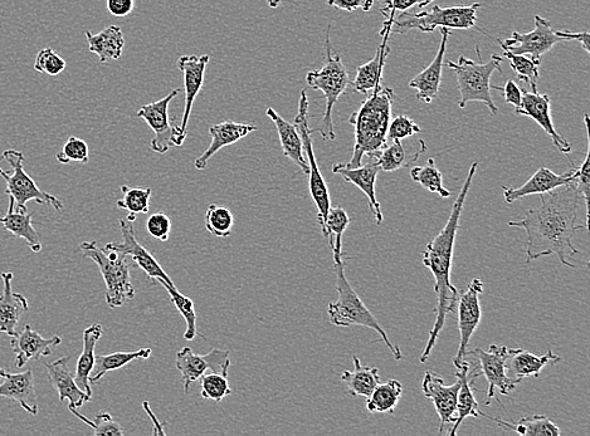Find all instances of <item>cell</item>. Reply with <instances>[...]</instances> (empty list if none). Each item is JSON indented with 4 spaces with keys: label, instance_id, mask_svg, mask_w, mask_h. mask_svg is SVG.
Here are the masks:
<instances>
[{
    "label": "cell",
    "instance_id": "1",
    "mask_svg": "<svg viewBox=\"0 0 590 436\" xmlns=\"http://www.w3.org/2000/svg\"><path fill=\"white\" fill-rule=\"evenodd\" d=\"M580 200L582 195L572 184L560 186L541 194L539 207L529 209L523 219L507 223L509 227L524 229L528 235L526 263L554 254L563 266L577 268L569 258L579 254L573 244L575 234L587 228L578 222Z\"/></svg>",
    "mask_w": 590,
    "mask_h": 436
},
{
    "label": "cell",
    "instance_id": "2",
    "mask_svg": "<svg viewBox=\"0 0 590 436\" xmlns=\"http://www.w3.org/2000/svg\"><path fill=\"white\" fill-rule=\"evenodd\" d=\"M477 166H479L477 163L471 165L460 194H458L455 203H453L450 218H448L441 232L428 243L426 251L423 253V264L431 271L433 277H435L437 307L435 325L429 331L426 349H424L422 356L419 357V361L422 364L429 359L433 349H435L437 338L446 325L448 313L456 311L460 293H458V289L451 282L453 253H455V243L458 229H460L462 210L465 207L467 195L470 193Z\"/></svg>",
    "mask_w": 590,
    "mask_h": 436
},
{
    "label": "cell",
    "instance_id": "3",
    "mask_svg": "<svg viewBox=\"0 0 590 436\" xmlns=\"http://www.w3.org/2000/svg\"><path fill=\"white\" fill-rule=\"evenodd\" d=\"M396 93L392 88L378 86L373 95L362 102L358 111L349 117V124L355 129L353 156L346 168L362 166L365 155L373 158L388 144V129L392 120V106Z\"/></svg>",
    "mask_w": 590,
    "mask_h": 436
},
{
    "label": "cell",
    "instance_id": "4",
    "mask_svg": "<svg viewBox=\"0 0 590 436\" xmlns=\"http://www.w3.org/2000/svg\"><path fill=\"white\" fill-rule=\"evenodd\" d=\"M334 271L339 297L338 301L329 305L328 313L330 322L338 327L363 326L372 328V330L379 333L380 338H382L394 359L397 361L402 360L403 355L401 349L390 342L387 332L383 330L377 318L368 310V307L360 300L358 293L350 286L348 278L345 276V262L343 258L334 261Z\"/></svg>",
    "mask_w": 590,
    "mask_h": 436
},
{
    "label": "cell",
    "instance_id": "5",
    "mask_svg": "<svg viewBox=\"0 0 590 436\" xmlns=\"http://www.w3.org/2000/svg\"><path fill=\"white\" fill-rule=\"evenodd\" d=\"M306 82L312 90L321 91L325 97V111L323 119L316 129H311V134L319 132L325 141L335 140L333 122V110L339 97L343 95L350 85L348 70L341 60L340 55H333L330 46V26L326 33V55L323 67L320 70L310 71L306 75Z\"/></svg>",
    "mask_w": 590,
    "mask_h": 436
},
{
    "label": "cell",
    "instance_id": "6",
    "mask_svg": "<svg viewBox=\"0 0 590 436\" xmlns=\"http://www.w3.org/2000/svg\"><path fill=\"white\" fill-rule=\"evenodd\" d=\"M476 52L479 55V62L470 60L465 56L458 58L457 62L448 61L447 67L451 68L457 77L458 90H460L461 100L458 101L460 109H465L470 102H481L492 115H497L499 109L495 105L491 96V77L494 72L502 71V58L492 55L490 62L482 63L479 44H476Z\"/></svg>",
    "mask_w": 590,
    "mask_h": 436
},
{
    "label": "cell",
    "instance_id": "7",
    "mask_svg": "<svg viewBox=\"0 0 590 436\" xmlns=\"http://www.w3.org/2000/svg\"><path fill=\"white\" fill-rule=\"evenodd\" d=\"M481 8L480 3L470 6H455L442 8L432 6L429 9H411V11L399 13L393 18L390 32L404 34L412 29H418L422 33H433L436 28L470 29L476 28L477 12Z\"/></svg>",
    "mask_w": 590,
    "mask_h": 436
},
{
    "label": "cell",
    "instance_id": "8",
    "mask_svg": "<svg viewBox=\"0 0 590 436\" xmlns=\"http://www.w3.org/2000/svg\"><path fill=\"white\" fill-rule=\"evenodd\" d=\"M84 257L99 267L106 284V303L110 308L124 306L134 300L135 288L131 283L130 264L126 257L116 252H106L97 242H84L80 246Z\"/></svg>",
    "mask_w": 590,
    "mask_h": 436
},
{
    "label": "cell",
    "instance_id": "9",
    "mask_svg": "<svg viewBox=\"0 0 590 436\" xmlns=\"http://www.w3.org/2000/svg\"><path fill=\"white\" fill-rule=\"evenodd\" d=\"M23 163L24 156L21 151L6 150L0 156V176L6 180V194L14 200V209L27 213V203L34 200L38 204L62 210L61 200L39 189L36 181L24 170Z\"/></svg>",
    "mask_w": 590,
    "mask_h": 436
},
{
    "label": "cell",
    "instance_id": "10",
    "mask_svg": "<svg viewBox=\"0 0 590 436\" xmlns=\"http://www.w3.org/2000/svg\"><path fill=\"white\" fill-rule=\"evenodd\" d=\"M297 129L300 131L302 144H304V151L306 154L307 164H309V188L312 200L318 208V222L323 232L326 235V219H328L329 210L331 208L330 193L328 185L324 179L323 174L319 169L318 161H316L314 145H312L311 129L309 127V97H307L306 90L301 91L299 101V112L295 117Z\"/></svg>",
    "mask_w": 590,
    "mask_h": 436
},
{
    "label": "cell",
    "instance_id": "11",
    "mask_svg": "<svg viewBox=\"0 0 590 436\" xmlns=\"http://www.w3.org/2000/svg\"><path fill=\"white\" fill-rule=\"evenodd\" d=\"M467 355L474 356L479 360L477 369H479L480 375H484L487 382H489L486 406L491 404L492 399H496L502 405L496 394L509 396L516 389V385L519 384V381L507 376L506 372V362L511 356V349H507L506 346L491 345L487 351L476 349L467 352Z\"/></svg>",
    "mask_w": 590,
    "mask_h": 436
},
{
    "label": "cell",
    "instance_id": "12",
    "mask_svg": "<svg viewBox=\"0 0 590 436\" xmlns=\"http://www.w3.org/2000/svg\"><path fill=\"white\" fill-rule=\"evenodd\" d=\"M179 92L180 90H173L164 99L141 107L136 115L143 119L154 132L153 140L150 142V148L154 153L167 154L173 146L184 144L185 140L180 136L179 126L172 125L169 119L170 102Z\"/></svg>",
    "mask_w": 590,
    "mask_h": 436
},
{
    "label": "cell",
    "instance_id": "13",
    "mask_svg": "<svg viewBox=\"0 0 590 436\" xmlns=\"http://www.w3.org/2000/svg\"><path fill=\"white\" fill-rule=\"evenodd\" d=\"M534 21L533 31L528 33L514 32L502 43L514 55H524L535 61H541L546 53L553 50L555 44L567 41L559 36L558 31H554L552 23L548 19L535 16Z\"/></svg>",
    "mask_w": 590,
    "mask_h": 436
},
{
    "label": "cell",
    "instance_id": "14",
    "mask_svg": "<svg viewBox=\"0 0 590 436\" xmlns=\"http://www.w3.org/2000/svg\"><path fill=\"white\" fill-rule=\"evenodd\" d=\"M484 292V283L481 279L474 278L461 296H458V330H460V346L453 364H458L465 360L467 356V347L470 345L471 338L474 336L477 327L481 322V305L480 295Z\"/></svg>",
    "mask_w": 590,
    "mask_h": 436
},
{
    "label": "cell",
    "instance_id": "15",
    "mask_svg": "<svg viewBox=\"0 0 590 436\" xmlns=\"http://www.w3.org/2000/svg\"><path fill=\"white\" fill-rule=\"evenodd\" d=\"M231 366L229 352L214 349L207 355L194 354L190 347H184L175 356V367L182 374L185 393H189L190 386L202 379L206 371L228 372Z\"/></svg>",
    "mask_w": 590,
    "mask_h": 436
},
{
    "label": "cell",
    "instance_id": "16",
    "mask_svg": "<svg viewBox=\"0 0 590 436\" xmlns=\"http://www.w3.org/2000/svg\"><path fill=\"white\" fill-rule=\"evenodd\" d=\"M119 224L121 234H123V243H107L104 248L105 251L116 252L124 257L130 256L138 264L141 271H144L150 279L162 278L165 282L174 284L172 278L169 277V274L156 261L153 254L144 248V246H141L139 240L136 239L133 220L120 219Z\"/></svg>",
    "mask_w": 590,
    "mask_h": 436
},
{
    "label": "cell",
    "instance_id": "17",
    "mask_svg": "<svg viewBox=\"0 0 590 436\" xmlns=\"http://www.w3.org/2000/svg\"><path fill=\"white\" fill-rule=\"evenodd\" d=\"M515 114L533 119L550 136L559 153L568 156L572 153V145L555 129L552 117V102H550L548 95L523 90V99H521L520 106L516 107Z\"/></svg>",
    "mask_w": 590,
    "mask_h": 436
},
{
    "label": "cell",
    "instance_id": "18",
    "mask_svg": "<svg viewBox=\"0 0 590 436\" xmlns=\"http://www.w3.org/2000/svg\"><path fill=\"white\" fill-rule=\"evenodd\" d=\"M460 390V381L453 385H446L445 380L436 372L427 371L424 375L422 391L428 400H431L438 416H440V434H445L447 424H455L457 394Z\"/></svg>",
    "mask_w": 590,
    "mask_h": 436
},
{
    "label": "cell",
    "instance_id": "19",
    "mask_svg": "<svg viewBox=\"0 0 590 436\" xmlns=\"http://www.w3.org/2000/svg\"><path fill=\"white\" fill-rule=\"evenodd\" d=\"M211 60L208 55L203 56H182L177 62V66L182 71L184 76V87H185V109L182 117V122L179 125L180 136L183 139H187V129L190 115H192V109L195 99H197L198 93L201 92L204 82V73Z\"/></svg>",
    "mask_w": 590,
    "mask_h": 436
},
{
    "label": "cell",
    "instance_id": "20",
    "mask_svg": "<svg viewBox=\"0 0 590 436\" xmlns=\"http://www.w3.org/2000/svg\"><path fill=\"white\" fill-rule=\"evenodd\" d=\"M70 361L71 356H65L51 364H45L48 380L55 387L60 400H68V409H80L92 398L78 387L75 372L70 369Z\"/></svg>",
    "mask_w": 590,
    "mask_h": 436
},
{
    "label": "cell",
    "instance_id": "21",
    "mask_svg": "<svg viewBox=\"0 0 590 436\" xmlns=\"http://www.w3.org/2000/svg\"><path fill=\"white\" fill-rule=\"evenodd\" d=\"M62 338L53 336L43 338L34 331L31 325H26L21 333L12 336L11 346L16 354V366L21 369L28 361L39 360L41 357L50 356L52 351L60 346Z\"/></svg>",
    "mask_w": 590,
    "mask_h": 436
},
{
    "label": "cell",
    "instance_id": "22",
    "mask_svg": "<svg viewBox=\"0 0 590 436\" xmlns=\"http://www.w3.org/2000/svg\"><path fill=\"white\" fill-rule=\"evenodd\" d=\"M441 34V44L435 60L432 61L426 70L419 72L409 82V87L417 90V99L427 105L432 104L437 99L438 93H440L443 63H445L447 42L451 34L450 29L441 28Z\"/></svg>",
    "mask_w": 590,
    "mask_h": 436
},
{
    "label": "cell",
    "instance_id": "23",
    "mask_svg": "<svg viewBox=\"0 0 590 436\" xmlns=\"http://www.w3.org/2000/svg\"><path fill=\"white\" fill-rule=\"evenodd\" d=\"M455 367V376L460 381V390H458L457 394V415L455 424H453V428L450 431L451 436L457 434L458 428H460L468 416H474V418H479L480 416L479 404H477L474 395L475 379L480 376L479 369L471 371L470 361L467 360L458 362V364H455Z\"/></svg>",
    "mask_w": 590,
    "mask_h": 436
},
{
    "label": "cell",
    "instance_id": "24",
    "mask_svg": "<svg viewBox=\"0 0 590 436\" xmlns=\"http://www.w3.org/2000/svg\"><path fill=\"white\" fill-rule=\"evenodd\" d=\"M380 168L377 163L367 164L359 166V168L349 169L344 164H335L333 166V173L340 175L348 183L357 186L358 189L362 190L365 197L368 198L370 210L375 218L377 224L383 223V212L380 209V203L377 199V193H375V184H377V178Z\"/></svg>",
    "mask_w": 590,
    "mask_h": 436
},
{
    "label": "cell",
    "instance_id": "25",
    "mask_svg": "<svg viewBox=\"0 0 590 436\" xmlns=\"http://www.w3.org/2000/svg\"><path fill=\"white\" fill-rule=\"evenodd\" d=\"M0 398L17 401L31 415L38 414V401L31 369L19 374H6L0 379Z\"/></svg>",
    "mask_w": 590,
    "mask_h": 436
},
{
    "label": "cell",
    "instance_id": "26",
    "mask_svg": "<svg viewBox=\"0 0 590 436\" xmlns=\"http://www.w3.org/2000/svg\"><path fill=\"white\" fill-rule=\"evenodd\" d=\"M257 127L250 124H237L233 121H224L222 124L209 127V135L212 137L211 145L194 161V168L204 170L207 168L208 161L218 153L219 150L226 146L236 144V142L245 139L251 132L256 131Z\"/></svg>",
    "mask_w": 590,
    "mask_h": 436
},
{
    "label": "cell",
    "instance_id": "27",
    "mask_svg": "<svg viewBox=\"0 0 590 436\" xmlns=\"http://www.w3.org/2000/svg\"><path fill=\"white\" fill-rule=\"evenodd\" d=\"M570 174H572V170H569L562 175H558L548 168H540L528 181H526L525 184L521 185L520 188H507V186H502L505 202L507 204H513L516 200L530 197V195L549 193V191L558 189L560 186L569 185Z\"/></svg>",
    "mask_w": 590,
    "mask_h": 436
},
{
    "label": "cell",
    "instance_id": "28",
    "mask_svg": "<svg viewBox=\"0 0 590 436\" xmlns=\"http://www.w3.org/2000/svg\"><path fill=\"white\" fill-rule=\"evenodd\" d=\"M3 293L0 296V332L14 336L17 325L24 313L29 311L27 298L21 293L13 292V273H2Z\"/></svg>",
    "mask_w": 590,
    "mask_h": 436
},
{
    "label": "cell",
    "instance_id": "29",
    "mask_svg": "<svg viewBox=\"0 0 590 436\" xmlns=\"http://www.w3.org/2000/svg\"><path fill=\"white\" fill-rule=\"evenodd\" d=\"M390 34L392 32H390L389 28H383L380 31L383 41L380 43L373 60L358 67L357 77L351 82L354 91L368 95L369 91H374L378 86H382L383 70L390 53L388 44Z\"/></svg>",
    "mask_w": 590,
    "mask_h": 436
},
{
    "label": "cell",
    "instance_id": "30",
    "mask_svg": "<svg viewBox=\"0 0 590 436\" xmlns=\"http://www.w3.org/2000/svg\"><path fill=\"white\" fill-rule=\"evenodd\" d=\"M266 116L270 117L273 124H275L277 132H279L280 142L282 151L287 159H290L292 163L299 166L302 173L309 175V164H307L304 144L299 129L295 124L282 119L275 109H267Z\"/></svg>",
    "mask_w": 590,
    "mask_h": 436
},
{
    "label": "cell",
    "instance_id": "31",
    "mask_svg": "<svg viewBox=\"0 0 590 436\" xmlns=\"http://www.w3.org/2000/svg\"><path fill=\"white\" fill-rule=\"evenodd\" d=\"M559 361H562V357L555 355L550 349L541 356L521 349H511V356L506 362V372L511 379L520 382L525 377H538L545 366L557 364Z\"/></svg>",
    "mask_w": 590,
    "mask_h": 436
},
{
    "label": "cell",
    "instance_id": "32",
    "mask_svg": "<svg viewBox=\"0 0 590 436\" xmlns=\"http://www.w3.org/2000/svg\"><path fill=\"white\" fill-rule=\"evenodd\" d=\"M89 50L99 56L101 65H107L110 61L119 60L123 56L125 38L123 29L117 26H110L94 34L85 32Z\"/></svg>",
    "mask_w": 590,
    "mask_h": 436
},
{
    "label": "cell",
    "instance_id": "33",
    "mask_svg": "<svg viewBox=\"0 0 590 436\" xmlns=\"http://www.w3.org/2000/svg\"><path fill=\"white\" fill-rule=\"evenodd\" d=\"M102 333H104V328H102L100 323H94V325L86 328L84 331V350H82L81 356L78 357L76 365L75 380L77 385L82 391H85L90 398H92L90 376L95 367L96 345L97 342H99Z\"/></svg>",
    "mask_w": 590,
    "mask_h": 436
},
{
    "label": "cell",
    "instance_id": "34",
    "mask_svg": "<svg viewBox=\"0 0 590 436\" xmlns=\"http://www.w3.org/2000/svg\"><path fill=\"white\" fill-rule=\"evenodd\" d=\"M0 223L14 237L26 240L33 253L42 251L41 238H39V233L33 227L32 214L17 212L14 209V200L12 198H9L8 212L3 218H0Z\"/></svg>",
    "mask_w": 590,
    "mask_h": 436
},
{
    "label": "cell",
    "instance_id": "35",
    "mask_svg": "<svg viewBox=\"0 0 590 436\" xmlns=\"http://www.w3.org/2000/svg\"><path fill=\"white\" fill-rule=\"evenodd\" d=\"M480 416H484V418L494 421L497 425H500L501 429L507 431H515L520 435L526 436H559L562 435V430L559 429V426L554 423L552 419H549L548 416L545 415H533V416H526V418H521L518 423H509V421H504L501 419L494 418V416H489L482 411H480Z\"/></svg>",
    "mask_w": 590,
    "mask_h": 436
},
{
    "label": "cell",
    "instance_id": "36",
    "mask_svg": "<svg viewBox=\"0 0 590 436\" xmlns=\"http://www.w3.org/2000/svg\"><path fill=\"white\" fill-rule=\"evenodd\" d=\"M353 361L354 370L344 371L341 374V380L348 387L350 396H353V398L363 396V398L368 399L380 382L379 370L377 367L363 366L357 355L353 356Z\"/></svg>",
    "mask_w": 590,
    "mask_h": 436
},
{
    "label": "cell",
    "instance_id": "37",
    "mask_svg": "<svg viewBox=\"0 0 590 436\" xmlns=\"http://www.w3.org/2000/svg\"><path fill=\"white\" fill-rule=\"evenodd\" d=\"M427 150L426 142L422 140L421 149H418L416 153L409 155L404 149L402 141L394 140L392 144L385 145L384 148L378 151L373 156L375 163L379 165L380 170L387 171V173H393L403 168H409V165L416 163L419 156Z\"/></svg>",
    "mask_w": 590,
    "mask_h": 436
},
{
    "label": "cell",
    "instance_id": "38",
    "mask_svg": "<svg viewBox=\"0 0 590 436\" xmlns=\"http://www.w3.org/2000/svg\"><path fill=\"white\" fill-rule=\"evenodd\" d=\"M153 354V349L146 347L138 351L131 352H114V354L105 356H96L95 367L91 372L90 382L96 384L102 377L109 374L111 371L123 369L124 366L129 365L135 360H146Z\"/></svg>",
    "mask_w": 590,
    "mask_h": 436
},
{
    "label": "cell",
    "instance_id": "39",
    "mask_svg": "<svg viewBox=\"0 0 590 436\" xmlns=\"http://www.w3.org/2000/svg\"><path fill=\"white\" fill-rule=\"evenodd\" d=\"M403 386L398 380L379 382L367 401L370 413H393L402 398Z\"/></svg>",
    "mask_w": 590,
    "mask_h": 436
},
{
    "label": "cell",
    "instance_id": "40",
    "mask_svg": "<svg viewBox=\"0 0 590 436\" xmlns=\"http://www.w3.org/2000/svg\"><path fill=\"white\" fill-rule=\"evenodd\" d=\"M162 286L167 289L170 302L177 308L180 315L183 316L185 323H187V330L184 332V340L193 341L195 336H198L197 331V313H195L194 302L189 297L184 296L175 287V284H169L162 278L156 279Z\"/></svg>",
    "mask_w": 590,
    "mask_h": 436
},
{
    "label": "cell",
    "instance_id": "41",
    "mask_svg": "<svg viewBox=\"0 0 590 436\" xmlns=\"http://www.w3.org/2000/svg\"><path fill=\"white\" fill-rule=\"evenodd\" d=\"M499 42L504 55L507 60L510 61V66L518 76L519 80L530 85L531 92H538V80H539V68L541 61H535L533 58L524 55H514L513 52L507 50L506 46L500 39H496Z\"/></svg>",
    "mask_w": 590,
    "mask_h": 436
},
{
    "label": "cell",
    "instance_id": "42",
    "mask_svg": "<svg viewBox=\"0 0 590 436\" xmlns=\"http://www.w3.org/2000/svg\"><path fill=\"white\" fill-rule=\"evenodd\" d=\"M349 224V215L343 208H330L328 219H326L325 237L329 239L331 249H333L334 261L344 256L341 247H343V235Z\"/></svg>",
    "mask_w": 590,
    "mask_h": 436
},
{
    "label": "cell",
    "instance_id": "43",
    "mask_svg": "<svg viewBox=\"0 0 590 436\" xmlns=\"http://www.w3.org/2000/svg\"><path fill=\"white\" fill-rule=\"evenodd\" d=\"M411 178L429 193L440 195L441 198H448L451 191L443 186L441 171L437 169L435 160L428 159L426 166H414L411 169Z\"/></svg>",
    "mask_w": 590,
    "mask_h": 436
},
{
    "label": "cell",
    "instance_id": "44",
    "mask_svg": "<svg viewBox=\"0 0 590 436\" xmlns=\"http://www.w3.org/2000/svg\"><path fill=\"white\" fill-rule=\"evenodd\" d=\"M585 131H587L588 150L583 164L579 168H573L570 174V184L582 195L585 204V225L589 224V189H590V132L589 115H584Z\"/></svg>",
    "mask_w": 590,
    "mask_h": 436
},
{
    "label": "cell",
    "instance_id": "45",
    "mask_svg": "<svg viewBox=\"0 0 590 436\" xmlns=\"http://www.w3.org/2000/svg\"><path fill=\"white\" fill-rule=\"evenodd\" d=\"M123 199L117 200V208L128 210L130 214H148L149 202L153 190L150 188H130L128 185H121Z\"/></svg>",
    "mask_w": 590,
    "mask_h": 436
},
{
    "label": "cell",
    "instance_id": "46",
    "mask_svg": "<svg viewBox=\"0 0 590 436\" xmlns=\"http://www.w3.org/2000/svg\"><path fill=\"white\" fill-rule=\"evenodd\" d=\"M234 217L226 207L211 204L206 214V228L214 237L227 238L233 232Z\"/></svg>",
    "mask_w": 590,
    "mask_h": 436
},
{
    "label": "cell",
    "instance_id": "47",
    "mask_svg": "<svg viewBox=\"0 0 590 436\" xmlns=\"http://www.w3.org/2000/svg\"><path fill=\"white\" fill-rule=\"evenodd\" d=\"M203 399L213 400L221 403L227 396L232 395L228 382V372H213V374L202 376Z\"/></svg>",
    "mask_w": 590,
    "mask_h": 436
},
{
    "label": "cell",
    "instance_id": "48",
    "mask_svg": "<svg viewBox=\"0 0 590 436\" xmlns=\"http://www.w3.org/2000/svg\"><path fill=\"white\" fill-rule=\"evenodd\" d=\"M58 163L66 165L70 163L87 164L90 160V149L87 142L80 137L71 136L63 145L60 153L57 154Z\"/></svg>",
    "mask_w": 590,
    "mask_h": 436
},
{
    "label": "cell",
    "instance_id": "49",
    "mask_svg": "<svg viewBox=\"0 0 590 436\" xmlns=\"http://www.w3.org/2000/svg\"><path fill=\"white\" fill-rule=\"evenodd\" d=\"M71 413L76 416V418L84 421L85 424L89 425L92 430H94V435H110V436H123L124 430L121 429L119 423H116L114 419H112L111 414L109 413H100L96 415L95 420H90L86 418L85 415L78 413L77 409H70Z\"/></svg>",
    "mask_w": 590,
    "mask_h": 436
},
{
    "label": "cell",
    "instance_id": "50",
    "mask_svg": "<svg viewBox=\"0 0 590 436\" xmlns=\"http://www.w3.org/2000/svg\"><path fill=\"white\" fill-rule=\"evenodd\" d=\"M65 68L66 61L52 48H43L42 51H39L36 62H34V70L52 77L61 75Z\"/></svg>",
    "mask_w": 590,
    "mask_h": 436
},
{
    "label": "cell",
    "instance_id": "51",
    "mask_svg": "<svg viewBox=\"0 0 590 436\" xmlns=\"http://www.w3.org/2000/svg\"><path fill=\"white\" fill-rule=\"evenodd\" d=\"M385 7L380 9L385 19V28H392L393 18L397 13L411 11V9H423L433 3V0H383Z\"/></svg>",
    "mask_w": 590,
    "mask_h": 436
},
{
    "label": "cell",
    "instance_id": "52",
    "mask_svg": "<svg viewBox=\"0 0 590 436\" xmlns=\"http://www.w3.org/2000/svg\"><path fill=\"white\" fill-rule=\"evenodd\" d=\"M419 132H421V127H419L411 117H408L407 115H399L396 119L390 121L388 141H402L408 139V137L419 134Z\"/></svg>",
    "mask_w": 590,
    "mask_h": 436
},
{
    "label": "cell",
    "instance_id": "53",
    "mask_svg": "<svg viewBox=\"0 0 590 436\" xmlns=\"http://www.w3.org/2000/svg\"><path fill=\"white\" fill-rule=\"evenodd\" d=\"M146 229L151 237L167 242L172 232V222L167 214L155 213L146 222Z\"/></svg>",
    "mask_w": 590,
    "mask_h": 436
},
{
    "label": "cell",
    "instance_id": "54",
    "mask_svg": "<svg viewBox=\"0 0 590 436\" xmlns=\"http://www.w3.org/2000/svg\"><path fill=\"white\" fill-rule=\"evenodd\" d=\"M375 0H328V6L353 13L355 11L369 12L373 8Z\"/></svg>",
    "mask_w": 590,
    "mask_h": 436
},
{
    "label": "cell",
    "instance_id": "55",
    "mask_svg": "<svg viewBox=\"0 0 590 436\" xmlns=\"http://www.w3.org/2000/svg\"><path fill=\"white\" fill-rule=\"evenodd\" d=\"M491 88H494V90L504 93L505 101L507 102V104L513 105L515 109L516 107L520 106L521 99H523V88H520L518 85H516L515 81L507 80L505 83V87H497L491 85Z\"/></svg>",
    "mask_w": 590,
    "mask_h": 436
},
{
    "label": "cell",
    "instance_id": "56",
    "mask_svg": "<svg viewBox=\"0 0 590 436\" xmlns=\"http://www.w3.org/2000/svg\"><path fill=\"white\" fill-rule=\"evenodd\" d=\"M107 11L114 17L129 16L135 8V0H107Z\"/></svg>",
    "mask_w": 590,
    "mask_h": 436
},
{
    "label": "cell",
    "instance_id": "57",
    "mask_svg": "<svg viewBox=\"0 0 590 436\" xmlns=\"http://www.w3.org/2000/svg\"><path fill=\"white\" fill-rule=\"evenodd\" d=\"M558 34L560 37H563L565 39V41L569 42V41H577L580 44H582L583 50L587 53H590V48H589V37L590 34L589 32L585 31V32H579V33H573V32H569V31H558Z\"/></svg>",
    "mask_w": 590,
    "mask_h": 436
},
{
    "label": "cell",
    "instance_id": "58",
    "mask_svg": "<svg viewBox=\"0 0 590 436\" xmlns=\"http://www.w3.org/2000/svg\"><path fill=\"white\" fill-rule=\"evenodd\" d=\"M143 406H144V409L146 410V413H148L150 420L153 421V424H155V429H154L153 433L165 435L163 425L159 424L158 420H156L155 414L153 413V411H151L149 403H146V401H145V403H143Z\"/></svg>",
    "mask_w": 590,
    "mask_h": 436
},
{
    "label": "cell",
    "instance_id": "59",
    "mask_svg": "<svg viewBox=\"0 0 590 436\" xmlns=\"http://www.w3.org/2000/svg\"><path fill=\"white\" fill-rule=\"evenodd\" d=\"M282 0H267L268 7L272 9L279 8Z\"/></svg>",
    "mask_w": 590,
    "mask_h": 436
},
{
    "label": "cell",
    "instance_id": "60",
    "mask_svg": "<svg viewBox=\"0 0 590 436\" xmlns=\"http://www.w3.org/2000/svg\"><path fill=\"white\" fill-rule=\"evenodd\" d=\"M6 374V371H4L2 369V367H0V379H2L3 375Z\"/></svg>",
    "mask_w": 590,
    "mask_h": 436
},
{
    "label": "cell",
    "instance_id": "61",
    "mask_svg": "<svg viewBox=\"0 0 590 436\" xmlns=\"http://www.w3.org/2000/svg\"><path fill=\"white\" fill-rule=\"evenodd\" d=\"M380 2H383V0H380Z\"/></svg>",
    "mask_w": 590,
    "mask_h": 436
}]
</instances>
